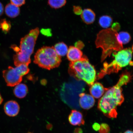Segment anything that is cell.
Returning <instances> with one entry per match:
<instances>
[{"label":"cell","instance_id":"obj_31","mask_svg":"<svg viewBox=\"0 0 133 133\" xmlns=\"http://www.w3.org/2000/svg\"><path fill=\"white\" fill-rule=\"evenodd\" d=\"M124 133H133V132L132 130H128L125 131Z\"/></svg>","mask_w":133,"mask_h":133},{"label":"cell","instance_id":"obj_23","mask_svg":"<svg viewBox=\"0 0 133 133\" xmlns=\"http://www.w3.org/2000/svg\"><path fill=\"white\" fill-rule=\"evenodd\" d=\"M26 0H10L11 3L15 5L20 6L25 3Z\"/></svg>","mask_w":133,"mask_h":133},{"label":"cell","instance_id":"obj_21","mask_svg":"<svg viewBox=\"0 0 133 133\" xmlns=\"http://www.w3.org/2000/svg\"><path fill=\"white\" fill-rule=\"evenodd\" d=\"M16 68L18 72L23 76L28 74L30 71L28 65L25 64L19 65Z\"/></svg>","mask_w":133,"mask_h":133},{"label":"cell","instance_id":"obj_22","mask_svg":"<svg viewBox=\"0 0 133 133\" xmlns=\"http://www.w3.org/2000/svg\"><path fill=\"white\" fill-rule=\"evenodd\" d=\"M100 128L99 132L100 133H109L110 129L109 126L107 124L102 123L101 125Z\"/></svg>","mask_w":133,"mask_h":133},{"label":"cell","instance_id":"obj_28","mask_svg":"<svg viewBox=\"0 0 133 133\" xmlns=\"http://www.w3.org/2000/svg\"><path fill=\"white\" fill-rule=\"evenodd\" d=\"M4 11V7L3 5L0 2V16L2 15Z\"/></svg>","mask_w":133,"mask_h":133},{"label":"cell","instance_id":"obj_32","mask_svg":"<svg viewBox=\"0 0 133 133\" xmlns=\"http://www.w3.org/2000/svg\"><path fill=\"white\" fill-rule=\"evenodd\" d=\"M29 133H31V132H29Z\"/></svg>","mask_w":133,"mask_h":133},{"label":"cell","instance_id":"obj_6","mask_svg":"<svg viewBox=\"0 0 133 133\" xmlns=\"http://www.w3.org/2000/svg\"><path fill=\"white\" fill-rule=\"evenodd\" d=\"M61 62V56L56 54L54 47L48 46L38 50L34 61L39 67L49 70L58 67Z\"/></svg>","mask_w":133,"mask_h":133},{"label":"cell","instance_id":"obj_3","mask_svg":"<svg viewBox=\"0 0 133 133\" xmlns=\"http://www.w3.org/2000/svg\"><path fill=\"white\" fill-rule=\"evenodd\" d=\"M39 28H36L30 31L21 39L19 51L13 56L15 65L21 64L29 65L31 62V56L34 52L36 42L39 34Z\"/></svg>","mask_w":133,"mask_h":133},{"label":"cell","instance_id":"obj_10","mask_svg":"<svg viewBox=\"0 0 133 133\" xmlns=\"http://www.w3.org/2000/svg\"><path fill=\"white\" fill-rule=\"evenodd\" d=\"M69 120L70 124L74 126H80L84 124L82 114L76 110L71 111L69 116Z\"/></svg>","mask_w":133,"mask_h":133},{"label":"cell","instance_id":"obj_29","mask_svg":"<svg viewBox=\"0 0 133 133\" xmlns=\"http://www.w3.org/2000/svg\"><path fill=\"white\" fill-rule=\"evenodd\" d=\"M74 133H82L83 131L82 129L80 128H77L75 130Z\"/></svg>","mask_w":133,"mask_h":133},{"label":"cell","instance_id":"obj_4","mask_svg":"<svg viewBox=\"0 0 133 133\" xmlns=\"http://www.w3.org/2000/svg\"><path fill=\"white\" fill-rule=\"evenodd\" d=\"M69 73L77 80L84 81L89 85L96 80L95 69L85 56L78 61L69 63Z\"/></svg>","mask_w":133,"mask_h":133},{"label":"cell","instance_id":"obj_19","mask_svg":"<svg viewBox=\"0 0 133 133\" xmlns=\"http://www.w3.org/2000/svg\"><path fill=\"white\" fill-rule=\"evenodd\" d=\"M118 38L123 44H126L130 41L131 37L129 33L126 32H121L118 34Z\"/></svg>","mask_w":133,"mask_h":133},{"label":"cell","instance_id":"obj_16","mask_svg":"<svg viewBox=\"0 0 133 133\" xmlns=\"http://www.w3.org/2000/svg\"><path fill=\"white\" fill-rule=\"evenodd\" d=\"M54 48L56 54L59 56H64L67 54L68 46L64 43H58L55 45Z\"/></svg>","mask_w":133,"mask_h":133},{"label":"cell","instance_id":"obj_30","mask_svg":"<svg viewBox=\"0 0 133 133\" xmlns=\"http://www.w3.org/2000/svg\"><path fill=\"white\" fill-rule=\"evenodd\" d=\"M3 101V99L2 96L0 94V105H1L2 104V102Z\"/></svg>","mask_w":133,"mask_h":133},{"label":"cell","instance_id":"obj_1","mask_svg":"<svg viewBox=\"0 0 133 133\" xmlns=\"http://www.w3.org/2000/svg\"><path fill=\"white\" fill-rule=\"evenodd\" d=\"M131 79L130 73L126 71L121 75L115 85L106 89L98 105V109L105 116L110 118L116 117L117 107L120 106L124 100L122 86L130 82Z\"/></svg>","mask_w":133,"mask_h":133},{"label":"cell","instance_id":"obj_27","mask_svg":"<svg viewBox=\"0 0 133 133\" xmlns=\"http://www.w3.org/2000/svg\"><path fill=\"white\" fill-rule=\"evenodd\" d=\"M11 48L16 53L19 52V48L15 45H11Z\"/></svg>","mask_w":133,"mask_h":133},{"label":"cell","instance_id":"obj_14","mask_svg":"<svg viewBox=\"0 0 133 133\" xmlns=\"http://www.w3.org/2000/svg\"><path fill=\"white\" fill-rule=\"evenodd\" d=\"M5 12L8 17L15 18L19 15L20 13V9L19 6L11 3L6 6L5 8Z\"/></svg>","mask_w":133,"mask_h":133},{"label":"cell","instance_id":"obj_12","mask_svg":"<svg viewBox=\"0 0 133 133\" xmlns=\"http://www.w3.org/2000/svg\"><path fill=\"white\" fill-rule=\"evenodd\" d=\"M83 57V53L79 49L74 46H70L67 53L68 59L71 62H75Z\"/></svg>","mask_w":133,"mask_h":133},{"label":"cell","instance_id":"obj_24","mask_svg":"<svg viewBox=\"0 0 133 133\" xmlns=\"http://www.w3.org/2000/svg\"><path fill=\"white\" fill-rule=\"evenodd\" d=\"M73 11L75 14L79 15L82 13L83 10L81 6H73Z\"/></svg>","mask_w":133,"mask_h":133},{"label":"cell","instance_id":"obj_26","mask_svg":"<svg viewBox=\"0 0 133 133\" xmlns=\"http://www.w3.org/2000/svg\"><path fill=\"white\" fill-rule=\"evenodd\" d=\"M92 127L94 130L98 131H99L101 125L98 123H95L93 124Z\"/></svg>","mask_w":133,"mask_h":133},{"label":"cell","instance_id":"obj_9","mask_svg":"<svg viewBox=\"0 0 133 133\" xmlns=\"http://www.w3.org/2000/svg\"><path fill=\"white\" fill-rule=\"evenodd\" d=\"M4 109L5 113L8 116L13 117L19 114L20 107L19 104L16 101H10L5 104Z\"/></svg>","mask_w":133,"mask_h":133},{"label":"cell","instance_id":"obj_20","mask_svg":"<svg viewBox=\"0 0 133 133\" xmlns=\"http://www.w3.org/2000/svg\"><path fill=\"white\" fill-rule=\"evenodd\" d=\"M11 28V24L10 22L8 21L6 19H1L0 21V29L5 34H7L9 32Z\"/></svg>","mask_w":133,"mask_h":133},{"label":"cell","instance_id":"obj_8","mask_svg":"<svg viewBox=\"0 0 133 133\" xmlns=\"http://www.w3.org/2000/svg\"><path fill=\"white\" fill-rule=\"evenodd\" d=\"M79 96V105L82 109H89L94 105L95 99L91 95L81 93Z\"/></svg>","mask_w":133,"mask_h":133},{"label":"cell","instance_id":"obj_2","mask_svg":"<svg viewBox=\"0 0 133 133\" xmlns=\"http://www.w3.org/2000/svg\"><path fill=\"white\" fill-rule=\"evenodd\" d=\"M120 27L118 23H115L112 28L102 30L98 34L96 44L97 48H100L102 49V62L108 56L110 57L113 51L122 49L123 44L118 38L117 31Z\"/></svg>","mask_w":133,"mask_h":133},{"label":"cell","instance_id":"obj_11","mask_svg":"<svg viewBox=\"0 0 133 133\" xmlns=\"http://www.w3.org/2000/svg\"><path fill=\"white\" fill-rule=\"evenodd\" d=\"M106 89L101 83L96 82L91 85L90 88V92L94 98L99 99L103 95Z\"/></svg>","mask_w":133,"mask_h":133},{"label":"cell","instance_id":"obj_17","mask_svg":"<svg viewBox=\"0 0 133 133\" xmlns=\"http://www.w3.org/2000/svg\"><path fill=\"white\" fill-rule=\"evenodd\" d=\"M112 19L110 16L104 15L99 18V23L100 25L104 29H108L112 23Z\"/></svg>","mask_w":133,"mask_h":133},{"label":"cell","instance_id":"obj_18","mask_svg":"<svg viewBox=\"0 0 133 133\" xmlns=\"http://www.w3.org/2000/svg\"><path fill=\"white\" fill-rule=\"evenodd\" d=\"M66 0H48V4L51 8L57 9L64 6Z\"/></svg>","mask_w":133,"mask_h":133},{"label":"cell","instance_id":"obj_7","mask_svg":"<svg viewBox=\"0 0 133 133\" xmlns=\"http://www.w3.org/2000/svg\"><path fill=\"white\" fill-rule=\"evenodd\" d=\"M3 74L7 85L10 87L17 85L22 80L23 76L18 72L16 68L9 66L8 69L3 71Z\"/></svg>","mask_w":133,"mask_h":133},{"label":"cell","instance_id":"obj_15","mask_svg":"<svg viewBox=\"0 0 133 133\" xmlns=\"http://www.w3.org/2000/svg\"><path fill=\"white\" fill-rule=\"evenodd\" d=\"M28 91V87L24 84H19L17 85L13 91L15 95L20 99H22L25 97Z\"/></svg>","mask_w":133,"mask_h":133},{"label":"cell","instance_id":"obj_5","mask_svg":"<svg viewBox=\"0 0 133 133\" xmlns=\"http://www.w3.org/2000/svg\"><path fill=\"white\" fill-rule=\"evenodd\" d=\"M132 48L122 49L117 52L112 53L114 59L109 64L105 63L103 68L98 75V77L101 78L107 74L117 73L123 68L125 67L132 62Z\"/></svg>","mask_w":133,"mask_h":133},{"label":"cell","instance_id":"obj_25","mask_svg":"<svg viewBox=\"0 0 133 133\" xmlns=\"http://www.w3.org/2000/svg\"><path fill=\"white\" fill-rule=\"evenodd\" d=\"M41 31L42 34L48 37L52 36V33L50 29H42Z\"/></svg>","mask_w":133,"mask_h":133},{"label":"cell","instance_id":"obj_13","mask_svg":"<svg viewBox=\"0 0 133 133\" xmlns=\"http://www.w3.org/2000/svg\"><path fill=\"white\" fill-rule=\"evenodd\" d=\"M81 17L84 23L87 24H92L95 21L96 14L92 10L87 8L83 11Z\"/></svg>","mask_w":133,"mask_h":133}]
</instances>
